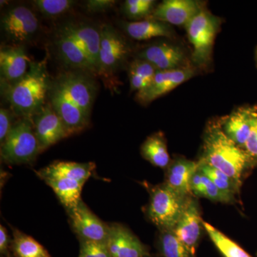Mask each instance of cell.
Returning a JSON list of instances; mask_svg holds the SVG:
<instances>
[{
	"instance_id": "cell-17",
	"label": "cell",
	"mask_w": 257,
	"mask_h": 257,
	"mask_svg": "<svg viewBox=\"0 0 257 257\" xmlns=\"http://www.w3.org/2000/svg\"><path fill=\"white\" fill-rule=\"evenodd\" d=\"M199 167V162L184 158L176 159L171 162L167 168L165 183L180 195L191 197V180Z\"/></svg>"
},
{
	"instance_id": "cell-19",
	"label": "cell",
	"mask_w": 257,
	"mask_h": 257,
	"mask_svg": "<svg viewBox=\"0 0 257 257\" xmlns=\"http://www.w3.org/2000/svg\"><path fill=\"white\" fill-rule=\"evenodd\" d=\"M139 57L151 63L157 70L178 69L184 61V53L180 47L165 43L147 47Z\"/></svg>"
},
{
	"instance_id": "cell-29",
	"label": "cell",
	"mask_w": 257,
	"mask_h": 257,
	"mask_svg": "<svg viewBox=\"0 0 257 257\" xmlns=\"http://www.w3.org/2000/svg\"><path fill=\"white\" fill-rule=\"evenodd\" d=\"M157 248L162 257H196L178 239L173 230L160 231Z\"/></svg>"
},
{
	"instance_id": "cell-22",
	"label": "cell",
	"mask_w": 257,
	"mask_h": 257,
	"mask_svg": "<svg viewBox=\"0 0 257 257\" xmlns=\"http://www.w3.org/2000/svg\"><path fill=\"white\" fill-rule=\"evenodd\" d=\"M56 44L64 63L74 68L87 70L94 74V69L82 45H79L64 28L59 33Z\"/></svg>"
},
{
	"instance_id": "cell-7",
	"label": "cell",
	"mask_w": 257,
	"mask_h": 257,
	"mask_svg": "<svg viewBox=\"0 0 257 257\" xmlns=\"http://www.w3.org/2000/svg\"><path fill=\"white\" fill-rule=\"evenodd\" d=\"M99 74L105 80L111 79L115 69L127 54L126 43L110 25H104L100 30Z\"/></svg>"
},
{
	"instance_id": "cell-23",
	"label": "cell",
	"mask_w": 257,
	"mask_h": 257,
	"mask_svg": "<svg viewBox=\"0 0 257 257\" xmlns=\"http://www.w3.org/2000/svg\"><path fill=\"white\" fill-rule=\"evenodd\" d=\"M42 179L52 189L66 210L75 207L82 200L81 194L84 183L61 177H47Z\"/></svg>"
},
{
	"instance_id": "cell-12",
	"label": "cell",
	"mask_w": 257,
	"mask_h": 257,
	"mask_svg": "<svg viewBox=\"0 0 257 257\" xmlns=\"http://www.w3.org/2000/svg\"><path fill=\"white\" fill-rule=\"evenodd\" d=\"M199 204L192 196L187 199L183 212L173 230L176 236L195 254L204 229Z\"/></svg>"
},
{
	"instance_id": "cell-35",
	"label": "cell",
	"mask_w": 257,
	"mask_h": 257,
	"mask_svg": "<svg viewBox=\"0 0 257 257\" xmlns=\"http://www.w3.org/2000/svg\"><path fill=\"white\" fill-rule=\"evenodd\" d=\"M244 150L250 157L257 158V109L255 108L251 121V133L248 137Z\"/></svg>"
},
{
	"instance_id": "cell-9",
	"label": "cell",
	"mask_w": 257,
	"mask_h": 257,
	"mask_svg": "<svg viewBox=\"0 0 257 257\" xmlns=\"http://www.w3.org/2000/svg\"><path fill=\"white\" fill-rule=\"evenodd\" d=\"M32 119L34 130L42 152L69 137L63 122L51 103L45 104Z\"/></svg>"
},
{
	"instance_id": "cell-26",
	"label": "cell",
	"mask_w": 257,
	"mask_h": 257,
	"mask_svg": "<svg viewBox=\"0 0 257 257\" xmlns=\"http://www.w3.org/2000/svg\"><path fill=\"white\" fill-rule=\"evenodd\" d=\"M191 192L196 197H204L213 202L231 203L234 196L220 190L207 175L200 170L193 175L190 182Z\"/></svg>"
},
{
	"instance_id": "cell-32",
	"label": "cell",
	"mask_w": 257,
	"mask_h": 257,
	"mask_svg": "<svg viewBox=\"0 0 257 257\" xmlns=\"http://www.w3.org/2000/svg\"><path fill=\"white\" fill-rule=\"evenodd\" d=\"M152 0H126L124 4V12L128 18L140 19L150 14L155 5Z\"/></svg>"
},
{
	"instance_id": "cell-6",
	"label": "cell",
	"mask_w": 257,
	"mask_h": 257,
	"mask_svg": "<svg viewBox=\"0 0 257 257\" xmlns=\"http://www.w3.org/2000/svg\"><path fill=\"white\" fill-rule=\"evenodd\" d=\"M69 222L79 239L106 242L109 226L101 220L83 202L67 210Z\"/></svg>"
},
{
	"instance_id": "cell-8",
	"label": "cell",
	"mask_w": 257,
	"mask_h": 257,
	"mask_svg": "<svg viewBox=\"0 0 257 257\" xmlns=\"http://www.w3.org/2000/svg\"><path fill=\"white\" fill-rule=\"evenodd\" d=\"M5 35L13 41H30L38 30L39 20L36 15L27 7L18 6L5 13L1 20Z\"/></svg>"
},
{
	"instance_id": "cell-38",
	"label": "cell",
	"mask_w": 257,
	"mask_h": 257,
	"mask_svg": "<svg viewBox=\"0 0 257 257\" xmlns=\"http://www.w3.org/2000/svg\"><path fill=\"white\" fill-rule=\"evenodd\" d=\"M8 231L3 225L0 226V253L4 257H11L9 251V246L11 245Z\"/></svg>"
},
{
	"instance_id": "cell-39",
	"label": "cell",
	"mask_w": 257,
	"mask_h": 257,
	"mask_svg": "<svg viewBox=\"0 0 257 257\" xmlns=\"http://www.w3.org/2000/svg\"><path fill=\"white\" fill-rule=\"evenodd\" d=\"M130 87L133 91H137L138 92L144 90L145 88L148 87V84L140 76L135 72L130 71Z\"/></svg>"
},
{
	"instance_id": "cell-31",
	"label": "cell",
	"mask_w": 257,
	"mask_h": 257,
	"mask_svg": "<svg viewBox=\"0 0 257 257\" xmlns=\"http://www.w3.org/2000/svg\"><path fill=\"white\" fill-rule=\"evenodd\" d=\"M32 4L45 16L56 18L64 14L74 4L71 0H35Z\"/></svg>"
},
{
	"instance_id": "cell-1",
	"label": "cell",
	"mask_w": 257,
	"mask_h": 257,
	"mask_svg": "<svg viewBox=\"0 0 257 257\" xmlns=\"http://www.w3.org/2000/svg\"><path fill=\"white\" fill-rule=\"evenodd\" d=\"M2 85L5 97L15 114L32 119L45 106L50 87L46 60L31 63L23 78L10 84L2 82Z\"/></svg>"
},
{
	"instance_id": "cell-14",
	"label": "cell",
	"mask_w": 257,
	"mask_h": 257,
	"mask_svg": "<svg viewBox=\"0 0 257 257\" xmlns=\"http://www.w3.org/2000/svg\"><path fill=\"white\" fill-rule=\"evenodd\" d=\"M57 84L89 117L95 96L94 82L83 74L66 73L60 77Z\"/></svg>"
},
{
	"instance_id": "cell-41",
	"label": "cell",
	"mask_w": 257,
	"mask_h": 257,
	"mask_svg": "<svg viewBox=\"0 0 257 257\" xmlns=\"http://www.w3.org/2000/svg\"><path fill=\"white\" fill-rule=\"evenodd\" d=\"M256 58H257V52H256Z\"/></svg>"
},
{
	"instance_id": "cell-13",
	"label": "cell",
	"mask_w": 257,
	"mask_h": 257,
	"mask_svg": "<svg viewBox=\"0 0 257 257\" xmlns=\"http://www.w3.org/2000/svg\"><path fill=\"white\" fill-rule=\"evenodd\" d=\"M193 75L194 71L190 68L158 70L150 85L138 92L137 99L143 104L152 102L189 80Z\"/></svg>"
},
{
	"instance_id": "cell-27",
	"label": "cell",
	"mask_w": 257,
	"mask_h": 257,
	"mask_svg": "<svg viewBox=\"0 0 257 257\" xmlns=\"http://www.w3.org/2000/svg\"><path fill=\"white\" fill-rule=\"evenodd\" d=\"M12 251L15 257H52L46 248L32 236L13 228Z\"/></svg>"
},
{
	"instance_id": "cell-2",
	"label": "cell",
	"mask_w": 257,
	"mask_h": 257,
	"mask_svg": "<svg viewBox=\"0 0 257 257\" xmlns=\"http://www.w3.org/2000/svg\"><path fill=\"white\" fill-rule=\"evenodd\" d=\"M251 159L247 152L225 135L220 122L208 125L200 162L224 172L240 187L245 171L251 165Z\"/></svg>"
},
{
	"instance_id": "cell-40",
	"label": "cell",
	"mask_w": 257,
	"mask_h": 257,
	"mask_svg": "<svg viewBox=\"0 0 257 257\" xmlns=\"http://www.w3.org/2000/svg\"><path fill=\"white\" fill-rule=\"evenodd\" d=\"M145 257H154V256H151V255H148V256H145Z\"/></svg>"
},
{
	"instance_id": "cell-18",
	"label": "cell",
	"mask_w": 257,
	"mask_h": 257,
	"mask_svg": "<svg viewBox=\"0 0 257 257\" xmlns=\"http://www.w3.org/2000/svg\"><path fill=\"white\" fill-rule=\"evenodd\" d=\"M254 109L245 106L238 108L220 122L225 135L243 150L251 133Z\"/></svg>"
},
{
	"instance_id": "cell-16",
	"label": "cell",
	"mask_w": 257,
	"mask_h": 257,
	"mask_svg": "<svg viewBox=\"0 0 257 257\" xmlns=\"http://www.w3.org/2000/svg\"><path fill=\"white\" fill-rule=\"evenodd\" d=\"M31 60L20 45L2 47L0 50V72L6 82H14L28 73Z\"/></svg>"
},
{
	"instance_id": "cell-24",
	"label": "cell",
	"mask_w": 257,
	"mask_h": 257,
	"mask_svg": "<svg viewBox=\"0 0 257 257\" xmlns=\"http://www.w3.org/2000/svg\"><path fill=\"white\" fill-rule=\"evenodd\" d=\"M141 155L152 165L167 170L171 160L165 135L159 132L148 137L142 145Z\"/></svg>"
},
{
	"instance_id": "cell-28",
	"label": "cell",
	"mask_w": 257,
	"mask_h": 257,
	"mask_svg": "<svg viewBox=\"0 0 257 257\" xmlns=\"http://www.w3.org/2000/svg\"><path fill=\"white\" fill-rule=\"evenodd\" d=\"M204 229L224 257H253L234 241L207 222H203Z\"/></svg>"
},
{
	"instance_id": "cell-37",
	"label": "cell",
	"mask_w": 257,
	"mask_h": 257,
	"mask_svg": "<svg viewBox=\"0 0 257 257\" xmlns=\"http://www.w3.org/2000/svg\"><path fill=\"white\" fill-rule=\"evenodd\" d=\"M116 2L112 0H90L87 3V9L91 13H101L111 8Z\"/></svg>"
},
{
	"instance_id": "cell-10",
	"label": "cell",
	"mask_w": 257,
	"mask_h": 257,
	"mask_svg": "<svg viewBox=\"0 0 257 257\" xmlns=\"http://www.w3.org/2000/svg\"><path fill=\"white\" fill-rule=\"evenodd\" d=\"M51 104L63 122L68 136L81 133L89 125V116L71 100L57 84L51 89Z\"/></svg>"
},
{
	"instance_id": "cell-25",
	"label": "cell",
	"mask_w": 257,
	"mask_h": 257,
	"mask_svg": "<svg viewBox=\"0 0 257 257\" xmlns=\"http://www.w3.org/2000/svg\"><path fill=\"white\" fill-rule=\"evenodd\" d=\"M125 30L132 38L140 41L155 37H171L173 35V31L167 23L155 19L128 23L125 25Z\"/></svg>"
},
{
	"instance_id": "cell-4",
	"label": "cell",
	"mask_w": 257,
	"mask_h": 257,
	"mask_svg": "<svg viewBox=\"0 0 257 257\" xmlns=\"http://www.w3.org/2000/svg\"><path fill=\"white\" fill-rule=\"evenodd\" d=\"M1 159L8 165H28L41 153L32 119L22 118L12 126L1 144Z\"/></svg>"
},
{
	"instance_id": "cell-34",
	"label": "cell",
	"mask_w": 257,
	"mask_h": 257,
	"mask_svg": "<svg viewBox=\"0 0 257 257\" xmlns=\"http://www.w3.org/2000/svg\"><path fill=\"white\" fill-rule=\"evenodd\" d=\"M130 71L140 76L148 84L149 86L153 80L158 70L147 61L139 59L134 61L132 63Z\"/></svg>"
},
{
	"instance_id": "cell-21",
	"label": "cell",
	"mask_w": 257,
	"mask_h": 257,
	"mask_svg": "<svg viewBox=\"0 0 257 257\" xmlns=\"http://www.w3.org/2000/svg\"><path fill=\"white\" fill-rule=\"evenodd\" d=\"M95 163H79L74 162H55L37 172L40 178L61 177L85 184L95 170Z\"/></svg>"
},
{
	"instance_id": "cell-11",
	"label": "cell",
	"mask_w": 257,
	"mask_h": 257,
	"mask_svg": "<svg viewBox=\"0 0 257 257\" xmlns=\"http://www.w3.org/2000/svg\"><path fill=\"white\" fill-rule=\"evenodd\" d=\"M106 243L112 257H145L150 255L148 248L138 236L121 224H109Z\"/></svg>"
},
{
	"instance_id": "cell-5",
	"label": "cell",
	"mask_w": 257,
	"mask_h": 257,
	"mask_svg": "<svg viewBox=\"0 0 257 257\" xmlns=\"http://www.w3.org/2000/svg\"><path fill=\"white\" fill-rule=\"evenodd\" d=\"M218 20L204 8L186 25L189 42L193 47V61L197 64L207 63L217 32Z\"/></svg>"
},
{
	"instance_id": "cell-15",
	"label": "cell",
	"mask_w": 257,
	"mask_h": 257,
	"mask_svg": "<svg viewBox=\"0 0 257 257\" xmlns=\"http://www.w3.org/2000/svg\"><path fill=\"white\" fill-rule=\"evenodd\" d=\"M203 8L194 0H165L153 12V19L171 25H186Z\"/></svg>"
},
{
	"instance_id": "cell-20",
	"label": "cell",
	"mask_w": 257,
	"mask_h": 257,
	"mask_svg": "<svg viewBox=\"0 0 257 257\" xmlns=\"http://www.w3.org/2000/svg\"><path fill=\"white\" fill-rule=\"evenodd\" d=\"M64 28L82 45L94 74H99L100 32L89 25H66Z\"/></svg>"
},
{
	"instance_id": "cell-3",
	"label": "cell",
	"mask_w": 257,
	"mask_h": 257,
	"mask_svg": "<svg viewBox=\"0 0 257 257\" xmlns=\"http://www.w3.org/2000/svg\"><path fill=\"white\" fill-rule=\"evenodd\" d=\"M145 187L150 193L147 217L160 231L175 229L189 197L180 195L165 182Z\"/></svg>"
},
{
	"instance_id": "cell-30",
	"label": "cell",
	"mask_w": 257,
	"mask_h": 257,
	"mask_svg": "<svg viewBox=\"0 0 257 257\" xmlns=\"http://www.w3.org/2000/svg\"><path fill=\"white\" fill-rule=\"evenodd\" d=\"M199 170L207 175L222 192L233 196L238 192L239 186L224 172L200 161H199Z\"/></svg>"
},
{
	"instance_id": "cell-33",
	"label": "cell",
	"mask_w": 257,
	"mask_h": 257,
	"mask_svg": "<svg viewBox=\"0 0 257 257\" xmlns=\"http://www.w3.org/2000/svg\"><path fill=\"white\" fill-rule=\"evenodd\" d=\"M80 251L79 257H112L106 242L79 239Z\"/></svg>"
},
{
	"instance_id": "cell-36",
	"label": "cell",
	"mask_w": 257,
	"mask_h": 257,
	"mask_svg": "<svg viewBox=\"0 0 257 257\" xmlns=\"http://www.w3.org/2000/svg\"><path fill=\"white\" fill-rule=\"evenodd\" d=\"M13 124V115L8 109H0V143H3L10 133Z\"/></svg>"
}]
</instances>
